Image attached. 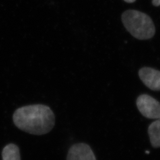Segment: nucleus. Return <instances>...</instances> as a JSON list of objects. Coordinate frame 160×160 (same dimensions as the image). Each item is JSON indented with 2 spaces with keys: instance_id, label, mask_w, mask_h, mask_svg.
Wrapping results in <instances>:
<instances>
[{
  "instance_id": "3",
  "label": "nucleus",
  "mask_w": 160,
  "mask_h": 160,
  "mask_svg": "<svg viewBox=\"0 0 160 160\" xmlns=\"http://www.w3.org/2000/svg\"><path fill=\"white\" fill-rule=\"evenodd\" d=\"M137 105L143 116L155 119L160 118V103L150 96L142 94L139 96Z\"/></svg>"
},
{
  "instance_id": "6",
  "label": "nucleus",
  "mask_w": 160,
  "mask_h": 160,
  "mask_svg": "<svg viewBox=\"0 0 160 160\" xmlns=\"http://www.w3.org/2000/svg\"><path fill=\"white\" fill-rule=\"evenodd\" d=\"M148 133L152 145L155 148L160 147V118L149 126Z\"/></svg>"
},
{
  "instance_id": "2",
  "label": "nucleus",
  "mask_w": 160,
  "mask_h": 160,
  "mask_svg": "<svg viewBox=\"0 0 160 160\" xmlns=\"http://www.w3.org/2000/svg\"><path fill=\"white\" fill-rule=\"evenodd\" d=\"M122 21L127 30L137 39L146 40L154 36V24L145 13L133 10H127L122 14Z\"/></svg>"
},
{
  "instance_id": "5",
  "label": "nucleus",
  "mask_w": 160,
  "mask_h": 160,
  "mask_svg": "<svg viewBox=\"0 0 160 160\" xmlns=\"http://www.w3.org/2000/svg\"><path fill=\"white\" fill-rule=\"evenodd\" d=\"M139 75L144 84L149 88L155 91L160 90V71L145 67L139 70Z\"/></svg>"
},
{
  "instance_id": "8",
  "label": "nucleus",
  "mask_w": 160,
  "mask_h": 160,
  "mask_svg": "<svg viewBox=\"0 0 160 160\" xmlns=\"http://www.w3.org/2000/svg\"><path fill=\"white\" fill-rule=\"evenodd\" d=\"M152 4L154 6H160V0H152Z\"/></svg>"
},
{
  "instance_id": "7",
  "label": "nucleus",
  "mask_w": 160,
  "mask_h": 160,
  "mask_svg": "<svg viewBox=\"0 0 160 160\" xmlns=\"http://www.w3.org/2000/svg\"><path fill=\"white\" fill-rule=\"evenodd\" d=\"M2 157V160H21L19 148L13 143L8 144L4 148Z\"/></svg>"
},
{
  "instance_id": "9",
  "label": "nucleus",
  "mask_w": 160,
  "mask_h": 160,
  "mask_svg": "<svg viewBox=\"0 0 160 160\" xmlns=\"http://www.w3.org/2000/svg\"><path fill=\"white\" fill-rule=\"evenodd\" d=\"M124 1L128 3H132V2H135L136 0H124Z\"/></svg>"
},
{
  "instance_id": "4",
  "label": "nucleus",
  "mask_w": 160,
  "mask_h": 160,
  "mask_svg": "<svg viewBox=\"0 0 160 160\" xmlns=\"http://www.w3.org/2000/svg\"><path fill=\"white\" fill-rule=\"evenodd\" d=\"M67 160H96L90 147L86 143H76L69 149Z\"/></svg>"
},
{
  "instance_id": "1",
  "label": "nucleus",
  "mask_w": 160,
  "mask_h": 160,
  "mask_svg": "<svg viewBox=\"0 0 160 160\" xmlns=\"http://www.w3.org/2000/svg\"><path fill=\"white\" fill-rule=\"evenodd\" d=\"M12 119L18 129L33 135H42L49 132L55 123L51 109L43 104L23 106L14 113Z\"/></svg>"
}]
</instances>
